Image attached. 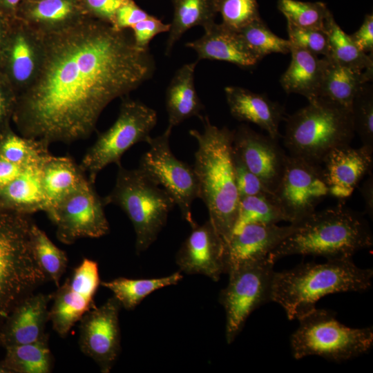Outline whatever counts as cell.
<instances>
[{
    "instance_id": "cell-45",
    "label": "cell",
    "mask_w": 373,
    "mask_h": 373,
    "mask_svg": "<svg viewBox=\"0 0 373 373\" xmlns=\"http://www.w3.org/2000/svg\"><path fill=\"white\" fill-rule=\"evenodd\" d=\"M129 0H82L88 15L112 24L117 10Z\"/></svg>"
},
{
    "instance_id": "cell-15",
    "label": "cell",
    "mask_w": 373,
    "mask_h": 373,
    "mask_svg": "<svg viewBox=\"0 0 373 373\" xmlns=\"http://www.w3.org/2000/svg\"><path fill=\"white\" fill-rule=\"evenodd\" d=\"M122 305L114 296L88 310L79 320L81 352L93 359L102 373H109L121 350L119 314Z\"/></svg>"
},
{
    "instance_id": "cell-43",
    "label": "cell",
    "mask_w": 373,
    "mask_h": 373,
    "mask_svg": "<svg viewBox=\"0 0 373 373\" xmlns=\"http://www.w3.org/2000/svg\"><path fill=\"white\" fill-rule=\"evenodd\" d=\"M17 96L10 82L0 72V137L10 128Z\"/></svg>"
},
{
    "instance_id": "cell-41",
    "label": "cell",
    "mask_w": 373,
    "mask_h": 373,
    "mask_svg": "<svg viewBox=\"0 0 373 373\" xmlns=\"http://www.w3.org/2000/svg\"><path fill=\"white\" fill-rule=\"evenodd\" d=\"M233 155L236 183L240 198L249 195L273 193L265 187L255 174L248 169L233 150Z\"/></svg>"
},
{
    "instance_id": "cell-23",
    "label": "cell",
    "mask_w": 373,
    "mask_h": 373,
    "mask_svg": "<svg viewBox=\"0 0 373 373\" xmlns=\"http://www.w3.org/2000/svg\"><path fill=\"white\" fill-rule=\"evenodd\" d=\"M231 115L237 120L256 124L271 137L278 140L279 124L285 115L284 107L265 95L240 86L224 88Z\"/></svg>"
},
{
    "instance_id": "cell-14",
    "label": "cell",
    "mask_w": 373,
    "mask_h": 373,
    "mask_svg": "<svg viewBox=\"0 0 373 373\" xmlns=\"http://www.w3.org/2000/svg\"><path fill=\"white\" fill-rule=\"evenodd\" d=\"M97 262L85 258L70 277L52 294L49 321L61 337H66L74 325L91 308L100 285Z\"/></svg>"
},
{
    "instance_id": "cell-20",
    "label": "cell",
    "mask_w": 373,
    "mask_h": 373,
    "mask_svg": "<svg viewBox=\"0 0 373 373\" xmlns=\"http://www.w3.org/2000/svg\"><path fill=\"white\" fill-rule=\"evenodd\" d=\"M298 225L250 224L234 233L225 244L227 274L245 263L265 259Z\"/></svg>"
},
{
    "instance_id": "cell-48",
    "label": "cell",
    "mask_w": 373,
    "mask_h": 373,
    "mask_svg": "<svg viewBox=\"0 0 373 373\" xmlns=\"http://www.w3.org/2000/svg\"><path fill=\"white\" fill-rule=\"evenodd\" d=\"M25 0H0V15L10 21L17 18L18 11Z\"/></svg>"
},
{
    "instance_id": "cell-42",
    "label": "cell",
    "mask_w": 373,
    "mask_h": 373,
    "mask_svg": "<svg viewBox=\"0 0 373 373\" xmlns=\"http://www.w3.org/2000/svg\"><path fill=\"white\" fill-rule=\"evenodd\" d=\"M131 29L135 46L142 50H149V43L156 35L169 32L170 23H164L160 19L150 15Z\"/></svg>"
},
{
    "instance_id": "cell-29",
    "label": "cell",
    "mask_w": 373,
    "mask_h": 373,
    "mask_svg": "<svg viewBox=\"0 0 373 373\" xmlns=\"http://www.w3.org/2000/svg\"><path fill=\"white\" fill-rule=\"evenodd\" d=\"M42 164L30 168L0 191L2 209L28 215L45 211L41 183Z\"/></svg>"
},
{
    "instance_id": "cell-9",
    "label": "cell",
    "mask_w": 373,
    "mask_h": 373,
    "mask_svg": "<svg viewBox=\"0 0 373 373\" xmlns=\"http://www.w3.org/2000/svg\"><path fill=\"white\" fill-rule=\"evenodd\" d=\"M157 121L154 109L140 101L122 97L116 120L99 134L79 164L89 181L95 183L99 173L108 165L121 164L122 155L133 145L147 143Z\"/></svg>"
},
{
    "instance_id": "cell-37",
    "label": "cell",
    "mask_w": 373,
    "mask_h": 373,
    "mask_svg": "<svg viewBox=\"0 0 373 373\" xmlns=\"http://www.w3.org/2000/svg\"><path fill=\"white\" fill-rule=\"evenodd\" d=\"M277 6L286 17L287 22L306 28L324 29L325 19L330 12L323 2L278 0Z\"/></svg>"
},
{
    "instance_id": "cell-35",
    "label": "cell",
    "mask_w": 373,
    "mask_h": 373,
    "mask_svg": "<svg viewBox=\"0 0 373 373\" xmlns=\"http://www.w3.org/2000/svg\"><path fill=\"white\" fill-rule=\"evenodd\" d=\"M31 241L34 256L40 268L47 279L58 287L68 265L66 252L57 247L35 222L31 227Z\"/></svg>"
},
{
    "instance_id": "cell-21",
    "label": "cell",
    "mask_w": 373,
    "mask_h": 373,
    "mask_svg": "<svg viewBox=\"0 0 373 373\" xmlns=\"http://www.w3.org/2000/svg\"><path fill=\"white\" fill-rule=\"evenodd\" d=\"M52 294L32 293L23 299L10 313L0 330V346L37 342L48 338V305Z\"/></svg>"
},
{
    "instance_id": "cell-4",
    "label": "cell",
    "mask_w": 373,
    "mask_h": 373,
    "mask_svg": "<svg viewBox=\"0 0 373 373\" xmlns=\"http://www.w3.org/2000/svg\"><path fill=\"white\" fill-rule=\"evenodd\" d=\"M373 245L363 213L338 205L315 211L268 255L273 262L291 255L323 256L327 260L352 258Z\"/></svg>"
},
{
    "instance_id": "cell-8",
    "label": "cell",
    "mask_w": 373,
    "mask_h": 373,
    "mask_svg": "<svg viewBox=\"0 0 373 373\" xmlns=\"http://www.w3.org/2000/svg\"><path fill=\"white\" fill-rule=\"evenodd\" d=\"M290 338L293 356L301 359L319 356L343 362L368 352L373 345V328H351L341 323L336 314L316 307L298 319Z\"/></svg>"
},
{
    "instance_id": "cell-27",
    "label": "cell",
    "mask_w": 373,
    "mask_h": 373,
    "mask_svg": "<svg viewBox=\"0 0 373 373\" xmlns=\"http://www.w3.org/2000/svg\"><path fill=\"white\" fill-rule=\"evenodd\" d=\"M198 60L184 64L175 73L166 90L165 104L168 114V126L173 128L184 120L197 116L204 106L194 83Z\"/></svg>"
},
{
    "instance_id": "cell-47",
    "label": "cell",
    "mask_w": 373,
    "mask_h": 373,
    "mask_svg": "<svg viewBox=\"0 0 373 373\" xmlns=\"http://www.w3.org/2000/svg\"><path fill=\"white\" fill-rule=\"evenodd\" d=\"M368 178L359 187L361 195L364 200L365 213L367 214L371 219L373 216V174L371 173Z\"/></svg>"
},
{
    "instance_id": "cell-40",
    "label": "cell",
    "mask_w": 373,
    "mask_h": 373,
    "mask_svg": "<svg viewBox=\"0 0 373 373\" xmlns=\"http://www.w3.org/2000/svg\"><path fill=\"white\" fill-rule=\"evenodd\" d=\"M287 23L288 40L291 46L304 49L318 56H329L328 38L324 29L300 28Z\"/></svg>"
},
{
    "instance_id": "cell-46",
    "label": "cell",
    "mask_w": 373,
    "mask_h": 373,
    "mask_svg": "<svg viewBox=\"0 0 373 373\" xmlns=\"http://www.w3.org/2000/svg\"><path fill=\"white\" fill-rule=\"evenodd\" d=\"M350 36L362 52L373 54V15H366L359 29Z\"/></svg>"
},
{
    "instance_id": "cell-11",
    "label": "cell",
    "mask_w": 373,
    "mask_h": 373,
    "mask_svg": "<svg viewBox=\"0 0 373 373\" xmlns=\"http://www.w3.org/2000/svg\"><path fill=\"white\" fill-rule=\"evenodd\" d=\"M172 129L167 126L161 135L150 137L149 149L142 155L138 169L169 194L191 227L197 224L191 210L193 201L199 198V185L193 166L178 159L171 149Z\"/></svg>"
},
{
    "instance_id": "cell-19",
    "label": "cell",
    "mask_w": 373,
    "mask_h": 373,
    "mask_svg": "<svg viewBox=\"0 0 373 373\" xmlns=\"http://www.w3.org/2000/svg\"><path fill=\"white\" fill-rule=\"evenodd\" d=\"M321 164L329 195L343 202L363 178L372 173L373 148L341 146L330 151Z\"/></svg>"
},
{
    "instance_id": "cell-31",
    "label": "cell",
    "mask_w": 373,
    "mask_h": 373,
    "mask_svg": "<svg viewBox=\"0 0 373 373\" xmlns=\"http://www.w3.org/2000/svg\"><path fill=\"white\" fill-rule=\"evenodd\" d=\"M0 361V373H49L53 366L48 338L41 341L4 348Z\"/></svg>"
},
{
    "instance_id": "cell-7",
    "label": "cell",
    "mask_w": 373,
    "mask_h": 373,
    "mask_svg": "<svg viewBox=\"0 0 373 373\" xmlns=\"http://www.w3.org/2000/svg\"><path fill=\"white\" fill-rule=\"evenodd\" d=\"M115 184L103 198L105 205L115 204L126 213L134 228L137 254L156 240L175 205L169 194L138 168L118 165Z\"/></svg>"
},
{
    "instance_id": "cell-12",
    "label": "cell",
    "mask_w": 373,
    "mask_h": 373,
    "mask_svg": "<svg viewBox=\"0 0 373 373\" xmlns=\"http://www.w3.org/2000/svg\"><path fill=\"white\" fill-rule=\"evenodd\" d=\"M328 195L322 164L287 155L282 178L274 193L285 221L300 224Z\"/></svg>"
},
{
    "instance_id": "cell-24",
    "label": "cell",
    "mask_w": 373,
    "mask_h": 373,
    "mask_svg": "<svg viewBox=\"0 0 373 373\" xmlns=\"http://www.w3.org/2000/svg\"><path fill=\"white\" fill-rule=\"evenodd\" d=\"M90 17L82 0H25L17 18L46 35L71 26Z\"/></svg>"
},
{
    "instance_id": "cell-49",
    "label": "cell",
    "mask_w": 373,
    "mask_h": 373,
    "mask_svg": "<svg viewBox=\"0 0 373 373\" xmlns=\"http://www.w3.org/2000/svg\"><path fill=\"white\" fill-rule=\"evenodd\" d=\"M10 21L0 15V64L10 30Z\"/></svg>"
},
{
    "instance_id": "cell-13",
    "label": "cell",
    "mask_w": 373,
    "mask_h": 373,
    "mask_svg": "<svg viewBox=\"0 0 373 373\" xmlns=\"http://www.w3.org/2000/svg\"><path fill=\"white\" fill-rule=\"evenodd\" d=\"M104 202L89 180L59 201L46 214L56 227L57 239L71 245L84 238L108 233Z\"/></svg>"
},
{
    "instance_id": "cell-25",
    "label": "cell",
    "mask_w": 373,
    "mask_h": 373,
    "mask_svg": "<svg viewBox=\"0 0 373 373\" xmlns=\"http://www.w3.org/2000/svg\"><path fill=\"white\" fill-rule=\"evenodd\" d=\"M88 180L79 164L70 156L52 154L44 162L41 183L46 213L59 201Z\"/></svg>"
},
{
    "instance_id": "cell-22",
    "label": "cell",
    "mask_w": 373,
    "mask_h": 373,
    "mask_svg": "<svg viewBox=\"0 0 373 373\" xmlns=\"http://www.w3.org/2000/svg\"><path fill=\"white\" fill-rule=\"evenodd\" d=\"M204 30L201 37L185 44L196 52L198 61H224L245 69L252 68L260 61L238 32L216 22Z\"/></svg>"
},
{
    "instance_id": "cell-10",
    "label": "cell",
    "mask_w": 373,
    "mask_h": 373,
    "mask_svg": "<svg viewBox=\"0 0 373 373\" xmlns=\"http://www.w3.org/2000/svg\"><path fill=\"white\" fill-rule=\"evenodd\" d=\"M274 265L267 257L242 264L228 273L229 283L219 295V302L226 315L225 337L228 344L240 333L250 314L271 301Z\"/></svg>"
},
{
    "instance_id": "cell-17",
    "label": "cell",
    "mask_w": 373,
    "mask_h": 373,
    "mask_svg": "<svg viewBox=\"0 0 373 373\" xmlns=\"http://www.w3.org/2000/svg\"><path fill=\"white\" fill-rule=\"evenodd\" d=\"M233 150L248 169L274 193L282 178L287 156L278 140L242 124L233 130Z\"/></svg>"
},
{
    "instance_id": "cell-30",
    "label": "cell",
    "mask_w": 373,
    "mask_h": 373,
    "mask_svg": "<svg viewBox=\"0 0 373 373\" xmlns=\"http://www.w3.org/2000/svg\"><path fill=\"white\" fill-rule=\"evenodd\" d=\"M173 16L166 40L165 54L170 55L175 44L190 28H203L215 23L218 0H172Z\"/></svg>"
},
{
    "instance_id": "cell-51",
    "label": "cell",
    "mask_w": 373,
    "mask_h": 373,
    "mask_svg": "<svg viewBox=\"0 0 373 373\" xmlns=\"http://www.w3.org/2000/svg\"><path fill=\"white\" fill-rule=\"evenodd\" d=\"M0 209H2L1 207V205H0Z\"/></svg>"
},
{
    "instance_id": "cell-33",
    "label": "cell",
    "mask_w": 373,
    "mask_h": 373,
    "mask_svg": "<svg viewBox=\"0 0 373 373\" xmlns=\"http://www.w3.org/2000/svg\"><path fill=\"white\" fill-rule=\"evenodd\" d=\"M324 30L328 38V57L338 64L358 70H373L372 54L362 52L336 22L331 12L327 16Z\"/></svg>"
},
{
    "instance_id": "cell-38",
    "label": "cell",
    "mask_w": 373,
    "mask_h": 373,
    "mask_svg": "<svg viewBox=\"0 0 373 373\" xmlns=\"http://www.w3.org/2000/svg\"><path fill=\"white\" fill-rule=\"evenodd\" d=\"M351 113L355 133L362 145L373 148V87L370 82L362 85L356 93Z\"/></svg>"
},
{
    "instance_id": "cell-16",
    "label": "cell",
    "mask_w": 373,
    "mask_h": 373,
    "mask_svg": "<svg viewBox=\"0 0 373 373\" xmlns=\"http://www.w3.org/2000/svg\"><path fill=\"white\" fill-rule=\"evenodd\" d=\"M43 58V35L19 18L11 21L0 72L17 95L28 88L37 77Z\"/></svg>"
},
{
    "instance_id": "cell-32",
    "label": "cell",
    "mask_w": 373,
    "mask_h": 373,
    "mask_svg": "<svg viewBox=\"0 0 373 373\" xmlns=\"http://www.w3.org/2000/svg\"><path fill=\"white\" fill-rule=\"evenodd\" d=\"M182 279L180 271L155 278L133 279L118 277L108 281H102L100 285L113 292L126 310L134 309L147 296L153 291L167 286L178 284Z\"/></svg>"
},
{
    "instance_id": "cell-6",
    "label": "cell",
    "mask_w": 373,
    "mask_h": 373,
    "mask_svg": "<svg viewBox=\"0 0 373 373\" xmlns=\"http://www.w3.org/2000/svg\"><path fill=\"white\" fill-rule=\"evenodd\" d=\"M354 134L351 111L318 97L288 117L284 144L289 155L321 164L333 149L350 145Z\"/></svg>"
},
{
    "instance_id": "cell-36",
    "label": "cell",
    "mask_w": 373,
    "mask_h": 373,
    "mask_svg": "<svg viewBox=\"0 0 373 373\" xmlns=\"http://www.w3.org/2000/svg\"><path fill=\"white\" fill-rule=\"evenodd\" d=\"M238 32L260 61L271 53H290L289 41L275 35L261 18L247 25Z\"/></svg>"
},
{
    "instance_id": "cell-39",
    "label": "cell",
    "mask_w": 373,
    "mask_h": 373,
    "mask_svg": "<svg viewBox=\"0 0 373 373\" xmlns=\"http://www.w3.org/2000/svg\"><path fill=\"white\" fill-rule=\"evenodd\" d=\"M218 12L222 23L237 32L260 19L257 0H218Z\"/></svg>"
},
{
    "instance_id": "cell-50",
    "label": "cell",
    "mask_w": 373,
    "mask_h": 373,
    "mask_svg": "<svg viewBox=\"0 0 373 373\" xmlns=\"http://www.w3.org/2000/svg\"><path fill=\"white\" fill-rule=\"evenodd\" d=\"M32 1H39V0H32Z\"/></svg>"
},
{
    "instance_id": "cell-44",
    "label": "cell",
    "mask_w": 373,
    "mask_h": 373,
    "mask_svg": "<svg viewBox=\"0 0 373 373\" xmlns=\"http://www.w3.org/2000/svg\"><path fill=\"white\" fill-rule=\"evenodd\" d=\"M150 15L133 0H129L117 10L111 25L117 30H128Z\"/></svg>"
},
{
    "instance_id": "cell-5",
    "label": "cell",
    "mask_w": 373,
    "mask_h": 373,
    "mask_svg": "<svg viewBox=\"0 0 373 373\" xmlns=\"http://www.w3.org/2000/svg\"><path fill=\"white\" fill-rule=\"evenodd\" d=\"M30 215L0 209V330L15 307L48 279L32 247Z\"/></svg>"
},
{
    "instance_id": "cell-18",
    "label": "cell",
    "mask_w": 373,
    "mask_h": 373,
    "mask_svg": "<svg viewBox=\"0 0 373 373\" xmlns=\"http://www.w3.org/2000/svg\"><path fill=\"white\" fill-rule=\"evenodd\" d=\"M180 271L202 274L218 281L227 274L225 242L209 220L191 227V231L175 256Z\"/></svg>"
},
{
    "instance_id": "cell-34",
    "label": "cell",
    "mask_w": 373,
    "mask_h": 373,
    "mask_svg": "<svg viewBox=\"0 0 373 373\" xmlns=\"http://www.w3.org/2000/svg\"><path fill=\"white\" fill-rule=\"evenodd\" d=\"M280 221H285V218L274 193L243 197L240 198L233 233L247 224H276Z\"/></svg>"
},
{
    "instance_id": "cell-1",
    "label": "cell",
    "mask_w": 373,
    "mask_h": 373,
    "mask_svg": "<svg viewBox=\"0 0 373 373\" xmlns=\"http://www.w3.org/2000/svg\"><path fill=\"white\" fill-rule=\"evenodd\" d=\"M43 39L39 72L17 95L12 120L20 135L48 145L88 137L104 109L155 71L131 32L91 17Z\"/></svg>"
},
{
    "instance_id": "cell-28",
    "label": "cell",
    "mask_w": 373,
    "mask_h": 373,
    "mask_svg": "<svg viewBox=\"0 0 373 373\" xmlns=\"http://www.w3.org/2000/svg\"><path fill=\"white\" fill-rule=\"evenodd\" d=\"M323 77L319 97L351 111L353 99L362 85L370 82L373 70H358L343 66L329 57H322Z\"/></svg>"
},
{
    "instance_id": "cell-3",
    "label": "cell",
    "mask_w": 373,
    "mask_h": 373,
    "mask_svg": "<svg viewBox=\"0 0 373 373\" xmlns=\"http://www.w3.org/2000/svg\"><path fill=\"white\" fill-rule=\"evenodd\" d=\"M372 277V269L357 267L352 258L302 262L289 270L274 271L271 301L284 309L289 320H298L327 294L369 289Z\"/></svg>"
},
{
    "instance_id": "cell-2",
    "label": "cell",
    "mask_w": 373,
    "mask_h": 373,
    "mask_svg": "<svg viewBox=\"0 0 373 373\" xmlns=\"http://www.w3.org/2000/svg\"><path fill=\"white\" fill-rule=\"evenodd\" d=\"M200 118L203 131H189L198 144L193 168L198 182L199 198L226 244L233 233L240 202L233 166V130L218 128L207 115Z\"/></svg>"
},
{
    "instance_id": "cell-26",
    "label": "cell",
    "mask_w": 373,
    "mask_h": 373,
    "mask_svg": "<svg viewBox=\"0 0 373 373\" xmlns=\"http://www.w3.org/2000/svg\"><path fill=\"white\" fill-rule=\"evenodd\" d=\"M291 61L280 82L287 93H296L312 102L320 97L324 61L304 49L291 46Z\"/></svg>"
}]
</instances>
